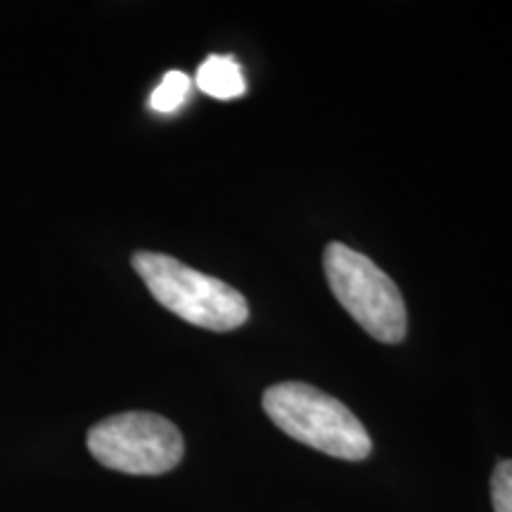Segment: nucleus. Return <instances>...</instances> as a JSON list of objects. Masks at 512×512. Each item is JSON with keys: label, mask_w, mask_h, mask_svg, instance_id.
Instances as JSON below:
<instances>
[{"label": "nucleus", "mask_w": 512, "mask_h": 512, "mask_svg": "<svg viewBox=\"0 0 512 512\" xmlns=\"http://www.w3.org/2000/svg\"><path fill=\"white\" fill-rule=\"evenodd\" d=\"M323 266L337 302L370 337L384 344L403 342L406 304L394 280L375 261L342 242H330Z\"/></svg>", "instance_id": "7ed1b4c3"}, {"label": "nucleus", "mask_w": 512, "mask_h": 512, "mask_svg": "<svg viewBox=\"0 0 512 512\" xmlns=\"http://www.w3.org/2000/svg\"><path fill=\"white\" fill-rule=\"evenodd\" d=\"M88 451L110 470L126 475H164L181 463L185 444L178 427L162 415L128 411L91 427Z\"/></svg>", "instance_id": "20e7f679"}, {"label": "nucleus", "mask_w": 512, "mask_h": 512, "mask_svg": "<svg viewBox=\"0 0 512 512\" xmlns=\"http://www.w3.org/2000/svg\"><path fill=\"white\" fill-rule=\"evenodd\" d=\"M264 411L287 437L339 460H366L373 451L361 420L337 401L306 382H280L266 389Z\"/></svg>", "instance_id": "f257e3e1"}, {"label": "nucleus", "mask_w": 512, "mask_h": 512, "mask_svg": "<svg viewBox=\"0 0 512 512\" xmlns=\"http://www.w3.org/2000/svg\"><path fill=\"white\" fill-rule=\"evenodd\" d=\"M197 88L216 100H235L247 91L245 76L235 57L211 55L197 69Z\"/></svg>", "instance_id": "39448f33"}, {"label": "nucleus", "mask_w": 512, "mask_h": 512, "mask_svg": "<svg viewBox=\"0 0 512 512\" xmlns=\"http://www.w3.org/2000/svg\"><path fill=\"white\" fill-rule=\"evenodd\" d=\"M190 76L178 72V69H171V72L164 74V79L159 86L155 88V93H152L150 98V107L155 112H162V114H171L176 112L178 107L183 105L185 98H188L190 93Z\"/></svg>", "instance_id": "423d86ee"}, {"label": "nucleus", "mask_w": 512, "mask_h": 512, "mask_svg": "<svg viewBox=\"0 0 512 512\" xmlns=\"http://www.w3.org/2000/svg\"><path fill=\"white\" fill-rule=\"evenodd\" d=\"M494 512H512V460H501L491 475Z\"/></svg>", "instance_id": "0eeeda50"}, {"label": "nucleus", "mask_w": 512, "mask_h": 512, "mask_svg": "<svg viewBox=\"0 0 512 512\" xmlns=\"http://www.w3.org/2000/svg\"><path fill=\"white\" fill-rule=\"evenodd\" d=\"M131 264L152 297L190 325L228 332L247 323V299L214 275H204L174 256L157 252H136Z\"/></svg>", "instance_id": "f03ea898"}]
</instances>
